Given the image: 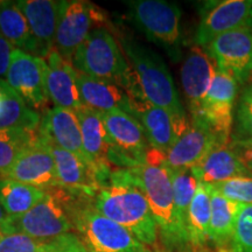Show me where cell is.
<instances>
[{
	"label": "cell",
	"mask_w": 252,
	"mask_h": 252,
	"mask_svg": "<svg viewBox=\"0 0 252 252\" xmlns=\"http://www.w3.org/2000/svg\"><path fill=\"white\" fill-rule=\"evenodd\" d=\"M6 217H7V214H6V212L4 209H2V207L0 206V224H1L2 222H4Z\"/></svg>",
	"instance_id": "obj_37"
},
{
	"label": "cell",
	"mask_w": 252,
	"mask_h": 252,
	"mask_svg": "<svg viewBox=\"0 0 252 252\" xmlns=\"http://www.w3.org/2000/svg\"><path fill=\"white\" fill-rule=\"evenodd\" d=\"M36 131L0 130V178H5L18 157L37 138Z\"/></svg>",
	"instance_id": "obj_30"
},
{
	"label": "cell",
	"mask_w": 252,
	"mask_h": 252,
	"mask_svg": "<svg viewBox=\"0 0 252 252\" xmlns=\"http://www.w3.org/2000/svg\"><path fill=\"white\" fill-rule=\"evenodd\" d=\"M169 173H171L173 194H174L176 216H178L181 226L187 232L186 223H187L188 210L200 182H198L196 176L194 175L191 168L175 169V171L169 169Z\"/></svg>",
	"instance_id": "obj_31"
},
{
	"label": "cell",
	"mask_w": 252,
	"mask_h": 252,
	"mask_svg": "<svg viewBox=\"0 0 252 252\" xmlns=\"http://www.w3.org/2000/svg\"><path fill=\"white\" fill-rule=\"evenodd\" d=\"M248 139H252V88L245 91L238 104L234 137V140Z\"/></svg>",
	"instance_id": "obj_34"
},
{
	"label": "cell",
	"mask_w": 252,
	"mask_h": 252,
	"mask_svg": "<svg viewBox=\"0 0 252 252\" xmlns=\"http://www.w3.org/2000/svg\"><path fill=\"white\" fill-rule=\"evenodd\" d=\"M232 245L236 252H252V204L239 209Z\"/></svg>",
	"instance_id": "obj_32"
},
{
	"label": "cell",
	"mask_w": 252,
	"mask_h": 252,
	"mask_svg": "<svg viewBox=\"0 0 252 252\" xmlns=\"http://www.w3.org/2000/svg\"><path fill=\"white\" fill-rule=\"evenodd\" d=\"M191 171L198 182L212 186L237 178H252L230 143L214 147L196 166L191 167Z\"/></svg>",
	"instance_id": "obj_23"
},
{
	"label": "cell",
	"mask_w": 252,
	"mask_h": 252,
	"mask_svg": "<svg viewBox=\"0 0 252 252\" xmlns=\"http://www.w3.org/2000/svg\"><path fill=\"white\" fill-rule=\"evenodd\" d=\"M40 113L28 106L14 89L0 80V130H39Z\"/></svg>",
	"instance_id": "obj_25"
},
{
	"label": "cell",
	"mask_w": 252,
	"mask_h": 252,
	"mask_svg": "<svg viewBox=\"0 0 252 252\" xmlns=\"http://www.w3.org/2000/svg\"><path fill=\"white\" fill-rule=\"evenodd\" d=\"M225 144L203 118H190L188 130L165 154V163L173 171L191 168L196 166L214 147Z\"/></svg>",
	"instance_id": "obj_14"
},
{
	"label": "cell",
	"mask_w": 252,
	"mask_h": 252,
	"mask_svg": "<svg viewBox=\"0 0 252 252\" xmlns=\"http://www.w3.org/2000/svg\"><path fill=\"white\" fill-rule=\"evenodd\" d=\"M230 147L252 175V139L232 140L230 141Z\"/></svg>",
	"instance_id": "obj_35"
},
{
	"label": "cell",
	"mask_w": 252,
	"mask_h": 252,
	"mask_svg": "<svg viewBox=\"0 0 252 252\" xmlns=\"http://www.w3.org/2000/svg\"><path fill=\"white\" fill-rule=\"evenodd\" d=\"M141 252H152V251H151V250H150V249H147V248H146V249H145V250H144V251H141Z\"/></svg>",
	"instance_id": "obj_38"
},
{
	"label": "cell",
	"mask_w": 252,
	"mask_h": 252,
	"mask_svg": "<svg viewBox=\"0 0 252 252\" xmlns=\"http://www.w3.org/2000/svg\"><path fill=\"white\" fill-rule=\"evenodd\" d=\"M237 30L252 31V0L214 2L201 18L195 36L196 46L206 47L220 34Z\"/></svg>",
	"instance_id": "obj_13"
},
{
	"label": "cell",
	"mask_w": 252,
	"mask_h": 252,
	"mask_svg": "<svg viewBox=\"0 0 252 252\" xmlns=\"http://www.w3.org/2000/svg\"><path fill=\"white\" fill-rule=\"evenodd\" d=\"M0 4H1V0H0Z\"/></svg>",
	"instance_id": "obj_39"
},
{
	"label": "cell",
	"mask_w": 252,
	"mask_h": 252,
	"mask_svg": "<svg viewBox=\"0 0 252 252\" xmlns=\"http://www.w3.org/2000/svg\"><path fill=\"white\" fill-rule=\"evenodd\" d=\"M81 74L123 88L130 97H141L137 75L121 47L105 27L94 28L71 59Z\"/></svg>",
	"instance_id": "obj_5"
},
{
	"label": "cell",
	"mask_w": 252,
	"mask_h": 252,
	"mask_svg": "<svg viewBox=\"0 0 252 252\" xmlns=\"http://www.w3.org/2000/svg\"><path fill=\"white\" fill-rule=\"evenodd\" d=\"M121 41L131 67L137 75L144 98L169 113L180 138L188 130L190 122L187 119L174 81L163 60L153 50L130 37H123Z\"/></svg>",
	"instance_id": "obj_4"
},
{
	"label": "cell",
	"mask_w": 252,
	"mask_h": 252,
	"mask_svg": "<svg viewBox=\"0 0 252 252\" xmlns=\"http://www.w3.org/2000/svg\"><path fill=\"white\" fill-rule=\"evenodd\" d=\"M237 90L238 83L235 78L216 68L212 86L204 98L202 115L200 117L212 126L226 144L230 143L234 122L232 111Z\"/></svg>",
	"instance_id": "obj_15"
},
{
	"label": "cell",
	"mask_w": 252,
	"mask_h": 252,
	"mask_svg": "<svg viewBox=\"0 0 252 252\" xmlns=\"http://www.w3.org/2000/svg\"><path fill=\"white\" fill-rule=\"evenodd\" d=\"M130 172L149 201L163 244L171 250H184L189 239L176 216L171 173L165 163V153L151 147L144 165L130 168Z\"/></svg>",
	"instance_id": "obj_2"
},
{
	"label": "cell",
	"mask_w": 252,
	"mask_h": 252,
	"mask_svg": "<svg viewBox=\"0 0 252 252\" xmlns=\"http://www.w3.org/2000/svg\"><path fill=\"white\" fill-rule=\"evenodd\" d=\"M76 80L83 105L102 113L121 110L132 116L131 97L123 88L78 71Z\"/></svg>",
	"instance_id": "obj_24"
},
{
	"label": "cell",
	"mask_w": 252,
	"mask_h": 252,
	"mask_svg": "<svg viewBox=\"0 0 252 252\" xmlns=\"http://www.w3.org/2000/svg\"><path fill=\"white\" fill-rule=\"evenodd\" d=\"M212 217V185L198 184L197 190L188 210L187 234L191 247H203L210 241Z\"/></svg>",
	"instance_id": "obj_27"
},
{
	"label": "cell",
	"mask_w": 252,
	"mask_h": 252,
	"mask_svg": "<svg viewBox=\"0 0 252 252\" xmlns=\"http://www.w3.org/2000/svg\"><path fill=\"white\" fill-rule=\"evenodd\" d=\"M50 190L62 201L88 252H141L146 249L128 230L100 215L94 209L93 196L62 188Z\"/></svg>",
	"instance_id": "obj_3"
},
{
	"label": "cell",
	"mask_w": 252,
	"mask_h": 252,
	"mask_svg": "<svg viewBox=\"0 0 252 252\" xmlns=\"http://www.w3.org/2000/svg\"><path fill=\"white\" fill-rule=\"evenodd\" d=\"M216 64L202 47L194 46L181 67V83L191 118L202 115L204 98L212 86Z\"/></svg>",
	"instance_id": "obj_17"
},
{
	"label": "cell",
	"mask_w": 252,
	"mask_h": 252,
	"mask_svg": "<svg viewBox=\"0 0 252 252\" xmlns=\"http://www.w3.org/2000/svg\"><path fill=\"white\" fill-rule=\"evenodd\" d=\"M102 117L111 141L109 165L118 167V169L144 165L151 147L140 123L121 110L102 113Z\"/></svg>",
	"instance_id": "obj_8"
},
{
	"label": "cell",
	"mask_w": 252,
	"mask_h": 252,
	"mask_svg": "<svg viewBox=\"0 0 252 252\" xmlns=\"http://www.w3.org/2000/svg\"><path fill=\"white\" fill-rule=\"evenodd\" d=\"M105 13L93 2L84 0L62 1L54 49L71 63L78 47L94 28L103 27Z\"/></svg>",
	"instance_id": "obj_9"
},
{
	"label": "cell",
	"mask_w": 252,
	"mask_h": 252,
	"mask_svg": "<svg viewBox=\"0 0 252 252\" xmlns=\"http://www.w3.org/2000/svg\"><path fill=\"white\" fill-rule=\"evenodd\" d=\"M94 207L100 215L131 232L145 245L157 242L158 226L144 191L135 184L130 169H115L109 185L94 197Z\"/></svg>",
	"instance_id": "obj_1"
},
{
	"label": "cell",
	"mask_w": 252,
	"mask_h": 252,
	"mask_svg": "<svg viewBox=\"0 0 252 252\" xmlns=\"http://www.w3.org/2000/svg\"><path fill=\"white\" fill-rule=\"evenodd\" d=\"M223 196L232 202L252 204V178H237L214 186Z\"/></svg>",
	"instance_id": "obj_33"
},
{
	"label": "cell",
	"mask_w": 252,
	"mask_h": 252,
	"mask_svg": "<svg viewBox=\"0 0 252 252\" xmlns=\"http://www.w3.org/2000/svg\"><path fill=\"white\" fill-rule=\"evenodd\" d=\"M46 90L56 108L76 111L83 103L77 87V71L54 49L46 58Z\"/></svg>",
	"instance_id": "obj_19"
},
{
	"label": "cell",
	"mask_w": 252,
	"mask_h": 252,
	"mask_svg": "<svg viewBox=\"0 0 252 252\" xmlns=\"http://www.w3.org/2000/svg\"><path fill=\"white\" fill-rule=\"evenodd\" d=\"M5 178L46 191L59 188L54 157L40 131L35 141L18 157Z\"/></svg>",
	"instance_id": "obj_12"
},
{
	"label": "cell",
	"mask_w": 252,
	"mask_h": 252,
	"mask_svg": "<svg viewBox=\"0 0 252 252\" xmlns=\"http://www.w3.org/2000/svg\"><path fill=\"white\" fill-rule=\"evenodd\" d=\"M39 128L53 143L90 163L84 152L80 122L75 111L56 106L46 110Z\"/></svg>",
	"instance_id": "obj_22"
},
{
	"label": "cell",
	"mask_w": 252,
	"mask_h": 252,
	"mask_svg": "<svg viewBox=\"0 0 252 252\" xmlns=\"http://www.w3.org/2000/svg\"><path fill=\"white\" fill-rule=\"evenodd\" d=\"M80 122L82 140L88 160L94 167L100 188L109 185L112 169L108 162L111 141L104 125L102 112L82 105L75 111Z\"/></svg>",
	"instance_id": "obj_16"
},
{
	"label": "cell",
	"mask_w": 252,
	"mask_h": 252,
	"mask_svg": "<svg viewBox=\"0 0 252 252\" xmlns=\"http://www.w3.org/2000/svg\"><path fill=\"white\" fill-rule=\"evenodd\" d=\"M47 191L11 179L0 178V206L7 215H23L45 197Z\"/></svg>",
	"instance_id": "obj_29"
},
{
	"label": "cell",
	"mask_w": 252,
	"mask_h": 252,
	"mask_svg": "<svg viewBox=\"0 0 252 252\" xmlns=\"http://www.w3.org/2000/svg\"><path fill=\"white\" fill-rule=\"evenodd\" d=\"M18 7L26 17L32 33L45 60L54 50L62 1L55 0H19Z\"/></svg>",
	"instance_id": "obj_21"
},
{
	"label": "cell",
	"mask_w": 252,
	"mask_h": 252,
	"mask_svg": "<svg viewBox=\"0 0 252 252\" xmlns=\"http://www.w3.org/2000/svg\"><path fill=\"white\" fill-rule=\"evenodd\" d=\"M127 6L135 27L178 61L181 58L180 7L163 0H133Z\"/></svg>",
	"instance_id": "obj_6"
},
{
	"label": "cell",
	"mask_w": 252,
	"mask_h": 252,
	"mask_svg": "<svg viewBox=\"0 0 252 252\" xmlns=\"http://www.w3.org/2000/svg\"><path fill=\"white\" fill-rule=\"evenodd\" d=\"M74 229L69 215L54 191L48 190L42 200L23 215H7L0 224V235L24 234L36 239H54L70 234Z\"/></svg>",
	"instance_id": "obj_7"
},
{
	"label": "cell",
	"mask_w": 252,
	"mask_h": 252,
	"mask_svg": "<svg viewBox=\"0 0 252 252\" xmlns=\"http://www.w3.org/2000/svg\"><path fill=\"white\" fill-rule=\"evenodd\" d=\"M220 71L244 83L252 74V31L237 30L220 34L204 47Z\"/></svg>",
	"instance_id": "obj_11"
},
{
	"label": "cell",
	"mask_w": 252,
	"mask_h": 252,
	"mask_svg": "<svg viewBox=\"0 0 252 252\" xmlns=\"http://www.w3.org/2000/svg\"><path fill=\"white\" fill-rule=\"evenodd\" d=\"M131 100L132 116L143 126L150 147L166 154L179 139L169 113L144 97Z\"/></svg>",
	"instance_id": "obj_20"
},
{
	"label": "cell",
	"mask_w": 252,
	"mask_h": 252,
	"mask_svg": "<svg viewBox=\"0 0 252 252\" xmlns=\"http://www.w3.org/2000/svg\"><path fill=\"white\" fill-rule=\"evenodd\" d=\"M40 133L46 138L53 157H54L59 179V188L70 191H78V193H83L94 197L100 187L98 178H97V172L94 166L83 161L74 153L63 150L59 145L53 143L49 138H47L41 131Z\"/></svg>",
	"instance_id": "obj_18"
},
{
	"label": "cell",
	"mask_w": 252,
	"mask_h": 252,
	"mask_svg": "<svg viewBox=\"0 0 252 252\" xmlns=\"http://www.w3.org/2000/svg\"><path fill=\"white\" fill-rule=\"evenodd\" d=\"M46 60L14 49L6 75L8 86L20 94L28 106L39 112L48 105L46 90Z\"/></svg>",
	"instance_id": "obj_10"
},
{
	"label": "cell",
	"mask_w": 252,
	"mask_h": 252,
	"mask_svg": "<svg viewBox=\"0 0 252 252\" xmlns=\"http://www.w3.org/2000/svg\"><path fill=\"white\" fill-rule=\"evenodd\" d=\"M0 34L14 47L28 54L42 59V53L30 25L17 1L1 0L0 4Z\"/></svg>",
	"instance_id": "obj_26"
},
{
	"label": "cell",
	"mask_w": 252,
	"mask_h": 252,
	"mask_svg": "<svg viewBox=\"0 0 252 252\" xmlns=\"http://www.w3.org/2000/svg\"><path fill=\"white\" fill-rule=\"evenodd\" d=\"M242 206L243 204L228 200L212 186L210 241L214 242L217 247H225L230 242L232 244L236 220Z\"/></svg>",
	"instance_id": "obj_28"
},
{
	"label": "cell",
	"mask_w": 252,
	"mask_h": 252,
	"mask_svg": "<svg viewBox=\"0 0 252 252\" xmlns=\"http://www.w3.org/2000/svg\"><path fill=\"white\" fill-rule=\"evenodd\" d=\"M15 48L0 34V80L7 75L12 53Z\"/></svg>",
	"instance_id": "obj_36"
}]
</instances>
